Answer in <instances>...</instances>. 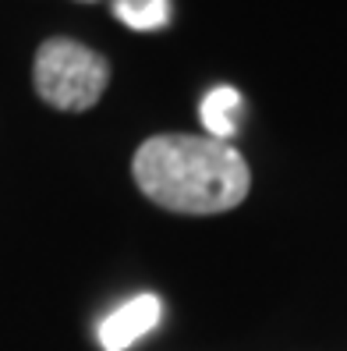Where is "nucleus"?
Listing matches in <instances>:
<instances>
[{
	"mask_svg": "<svg viewBox=\"0 0 347 351\" xmlns=\"http://www.w3.org/2000/svg\"><path fill=\"white\" fill-rule=\"evenodd\" d=\"M131 174L149 202L185 217L231 213L252 189L248 160L237 146L185 132L146 138L135 149Z\"/></svg>",
	"mask_w": 347,
	"mask_h": 351,
	"instance_id": "nucleus-1",
	"label": "nucleus"
},
{
	"mask_svg": "<svg viewBox=\"0 0 347 351\" xmlns=\"http://www.w3.org/2000/svg\"><path fill=\"white\" fill-rule=\"evenodd\" d=\"M32 82L39 99L53 110L81 114L92 110L110 86V64L103 53L68 36H53L36 50Z\"/></svg>",
	"mask_w": 347,
	"mask_h": 351,
	"instance_id": "nucleus-2",
	"label": "nucleus"
},
{
	"mask_svg": "<svg viewBox=\"0 0 347 351\" xmlns=\"http://www.w3.org/2000/svg\"><path fill=\"white\" fill-rule=\"evenodd\" d=\"M159 316H163V302L156 295H135L99 323V344H103V351H128L138 337L156 330Z\"/></svg>",
	"mask_w": 347,
	"mask_h": 351,
	"instance_id": "nucleus-3",
	"label": "nucleus"
},
{
	"mask_svg": "<svg viewBox=\"0 0 347 351\" xmlns=\"http://www.w3.org/2000/svg\"><path fill=\"white\" fill-rule=\"evenodd\" d=\"M241 107H244V99L234 86L209 89L202 96V107H198V121L206 128V135L216 142H231L237 135V125H241Z\"/></svg>",
	"mask_w": 347,
	"mask_h": 351,
	"instance_id": "nucleus-4",
	"label": "nucleus"
},
{
	"mask_svg": "<svg viewBox=\"0 0 347 351\" xmlns=\"http://www.w3.org/2000/svg\"><path fill=\"white\" fill-rule=\"evenodd\" d=\"M114 18L135 32H159L170 25V0H114Z\"/></svg>",
	"mask_w": 347,
	"mask_h": 351,
	"instance_id": "nucleus-5",
	"label": "nucleus"
},
{
	"mask_svg": "<svg viewBox=\"0 0 347 351\" xmlns=\"http://www.w3.org/2000/svg\"><path fill=\"white\" fill-rule=\"evenodd\" d=\"M78 4H92V0H78Z\"/></svg>",
	"mask_w": 347,
	"mask_h": 351,
	"instance_id": "nucleus-6",
	"label": "nucleus"
}]
</instances>
